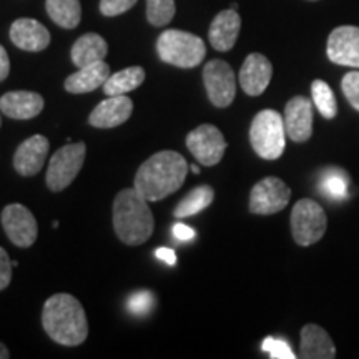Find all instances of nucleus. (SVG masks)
I'll return each mask as SVG.
<instances>
[{
	"label": "nucleus",
	"instance_id": "4468645a",
	"mask_svg": "<svg viewBox=\"0 0 359 359\" xmlns=\"http://www.w3.org/2000/svg\"><path fill=\"white\" fill-rule=\"evenodd\" d=\"M48 148H50V143L43 135H34V137L27 138L24 143H20L13 155L15 172L22 177H35L45 165Z\"/></svg>",
	"mask_w": 359,
	"mask_h": 359
},
{
	"label": "nucleus",
	"instance_id": "c756f323",
	"mask_svg": "<svg viewBox=\"0 0 359 359\" xmlns=\"http://www.w3.org/2000/svg\"><path fill=\"white\" fill-rule=\"evenodd\" d=\"M341 88H343L344 97L351 103L353 109L359 111V72L353 70L344 75L341 80Z\"/></svg>",
	"mask_w": 359,
	"mask_h": 359
},
{
	"label": "nucleus",
	"instance_id": "f8f14e48",
	"mask_svg": "<svg viewBox=\"0 0 359 359\" xmlns=\"http://www.w3.org/2000/svg\"><path fill=\"white\" fill-rule=\"evenodd\" d=\"M327 58L333 64L359 69V27L341 25L327 37Z\"/></svg>",
	"mask_w": 359,
	"mask_h": 359
},
{
	"label": "nucleus",
	"instance_id": "f257e3e1",
	"mask_svg": "<svg viewBox=\"0 0 359 359\" xmlns=\"http://www.w3.org/2000/svg\"><path fill=\"white\" fill-rule=\"evenodd\" d=\"M188 163L178 151L163 150L150 156L135 175L133 187L148 201H160L185 183Z\"/></svg>",
	"mask_w": 359,
	"mask_h": 359
},
{
	"label": "nucleus",
	"instance_id": "6ab92c4d",
	"mask_svg": "<svg viewBox=\"0 0 359 359\" xmlns=\"http://www.w3.org/2000/svg\"><path fill=\"white\" fill-rule=\"evenodd\" d=\"M11 40L22 50L40 52L50 43V34L39 20L17 19L11 27Z\"/></svg>",
	"mask_w": 359,
	"mask_h": 359
},
{
	"label": "nucleus",
	"instance_id": "9d476101",
	"mask_svg": "<svg viewBox=\"0 0 359 359\" xmlns=\"http://www.w3.org/2000/svg\"><path fill=\"white\" fill-rule=\"evenodd\" d=\"M187 147L201 165L215 167L223 158L224 150H226V140L215 125L205 123L188 133Z\"/></svg>",
	"mask_w": 359,
	"mask_h": 359
},
{
	"label": "nucleus",
	"instance_id": "4be33fe9",
	"mask_svg": "<svg viewBox=\"0 0 359 359\" xmlns=\"http://www.w3.org/2000/svg\"><path fill=\"white\" fill-rule=\"evenodd\" d=\"M109 43L98 34H85L72 47V62L82 69L90 64H95L107 57Z\"/></svg>",
	"mask_w": 359,
	"mask_h": 359
},
{
	"label": "nucleus",
	"instance_id": "7ed1b4c3",
	"mask_svg": "<svg viewBox=\"0 0 359 359\" xmlns=\"http://www.w3.org/2000/svg\"><path fill=\"white\" fill-rule=\"evenodd\" d=\"M114 228L120 241L128 246L143 245L150 240L155 228L148 200L143 198L137 188H125L114 201Z\"/></svg>",
	"mask_w": 359,
	"mask_h": 359
},
{
	"label": "nucleus",
	"instance_id": "ddd939ff",
	"mask_svg": "<svg viewBox=\"0 0 359 359\" xmlns=\"http://www.w3.org/2000/svg\"><path fill=\"white\" fill-rule=\"evenodd\" d=\"M286 135L296 143H303L313 135V102L306 97H293L285 107Z\"/></svg>",
	"mask_w": 359,
	"mask_h": 359
},
{
	"label": "nucleus",
	"instance_id": "c9c22d12",
	"mask_svg": "<svg viewBox=\"0 0 359 359\" xmlns=\"http://www.w3.org/2000/svg\"><path fill=\"white\" fill-rule=\"evenodd\" d=\"M155 255H156V258L161 259V262L168 263V264L177 263V255H175V251L170 248H158Z\"/></svg>",
	"mask_w": 359,
	"mask_h": 359
},
{
	"label": "nucleus",
	"instance_id": "b1692460",
	"mask_svg": "<svg viewBox=\"0 0 359 359\" xmlns=\"http://www.w3.org/2000/svg\"><path fill=\"white\" fill-rule=\"evenodd\" d=\"M45 7L48 17L62 29H75L82 20L80 0H47Z\"/></svg>",
	"mask_w": 359,
	"mask_h": 359
},
{
	"label": "nucleus",
	"instance_id": "4c0bfd02",
	"mask_svg": "<svg viewBox=\"0 0 359 359\" xmlns=\"http://www.w3.org/2000/svg\"><path fill=\"white\" fill-rule=\"evenodd\" d=\"M191 172L195 173V175H200V168L195 167V165H191Z\"/></svg>",
	"mask_w": 359,
	"mask_h": 359
},
{
	"label": "nucleus",
	"instance_id": "2eb2a0df",
	"mask_svg": "<svg viewBox=\"0 0 359 359\" xmlns=\"http://www.w3.org/2000/svg\"><path fill=\"white\" fill-rule=\"evenodd\" d=\"M273 77V65L262 53H250L240 70V85L250 97L262 95Z\"/></svg>",
	"mask_w": 359,
	"mask_h": 359
},
{
	"label": "nucleus",
	"instance_id": "f704fd0d",
	"mask_svg": "<svg viewBox=\"0 0 359 359\" xmlns=\"http://www.w3.org/2000/svg\"><path fill=\"white\" fill-rule=\"evenodd\" d=\"M11 74V60H8L7 50L0 45V82H4Z\"/></svg>",
	"mask_w": 359,
	"mask_h": 359
},
{
	"label": "nucleus",
	"instance_id": "aec40b11",
	"mask_svg": "<svg viewBox=\"0 0 359 359\" xmlns=\"http://www.w3.org/2000/svg\"><path fill=\"white\" fill-rule=\"evenodd\" d=\"M299 356L303 359H333L336 348L331 336L318 325H306L302 330Z\"/></svg>",
	"mask_w": 359,
	"mask_h": 359
},
{
	"label": "nucleus",
	"instance_id": "ea45409f",
	"mask_svg": "<svg viewBox=\"0 0 359 359\" xmlns=\"http://www.w3.org/2000/svg\"><path fill=\"white\" fill-rule=\"evenodd\" d=\"M308 2H318V0H308Z\"/></svg>",
	"mask_w": 359,
	"mask_h": 359
},
{
	"label": "nucleus",
	"instance_id": "bb28decb",
	"mask_svg": "<svg viewBox=\"0 0 359 359\" xmlns=\"http://www.w3.org/2000/svg\"><path fill=\"white\" fill-rule=\"evenodd\" d=\"M321 191L323 195L327 196L330 200L341 201L346 198L348 195V177L341 170L331 168L325 172L321 178Z\"/></svg>",
	"mask_w": 359,
	"mask_h": 359
},
{
	"label": "nucleus",
	"instance_id": "393cba45",
	"mask_svg": "<svg viewBox=\"0 0 359 359\" xmlns=\"http://www.w3.org/2000/svg\"><path fill=\"white\" fill-rule=\"evenodd\" d=\"M213 198H215V191L212 187L201 185V187L193 188L185 198L180 201L177 208H175L173 217L178 219L193 217V215L203 212L205 208H208V206L213 203Z\"/></svg>",
	"mask_w": 359,
	"mask_h": 359
},
{
	"label": "nucleus",
	"instance_id": "7c9ffc66",
	"mask_svg": "<svg viewBox=\"0 0 359 359\" xmlns=\"http://www.w3.org/2000/svg\"><path fill=\"white\" fill-rule=\"evenodd\" d=\"M263 351L269 354L273 359H294L296 354L291 351V348L283 339L266 338L263 341Z\"/></svg>",
	"mask_w": 359,
	"mask_h": 359
},
{
	"label": "nucleus",
	"instance_id": "473e14b6",
	"mask_svg": "<svg viewBox=\"0 0 359 359\" xmlns=\"http://www.w3.org/2000/svg\"><path fill=\"white\" fill-rule=\"evenodd\" d=\"M12 268L13 264L8 258L7 251L0 248V291L6 290L12 281Z\"/></svg>",
	"mask_w": 359,
	"mask_h": 359
},
{
	"label": "nucleus",
	"instance_id": "412c9836",
	"mask_svg": "<svg viewBox=\"0 0 359 359\" xmlns=\"http://www.w3.org/2000/svg\"><path fill=\"white\" fill-rule=\"evenodd\" d=\"M110 75L109 64H105L103 60L95 62V64L82 67L75 74H72L70 77H67L65 90L70 93H75V95L93 92L98 87H103V83L107 82Z\"/></svg>",
	"mask_w": 359,
	"mask_h": 359
},
{
	"label": "nucleus",
	"instance_id": "39448f33",
	"mask_svg": "<svg viewBox=\"0 0 359 359\" xmlns=\"http://www.w3.org/2000/svg\"><path fill=\"white\" fill-rule=\"evenodd\" d=\"M250 142L262 158H280L286 145V128L283 116L276 110H263L257 114L250 127Z\"/></svg>",
	"mask_w": 359,
	"mask_h": 359
},
{
	"label": "nucleus",
	"instance_id": "0eeeda50",
	"mask_svg": "<svg viewBox=\"0 0 359 359\" xmlns=\"http://www.w3.org/2000/svg\"><path fill=\"white\" fill-rule=\"evenodd\" d=\"M87 145L83 142L69 143L58 148L50 158L47 170V187L52 191H62L77 178L83 167Z\"/></svg>",
	"mask_w": 359,
	"mask_h": 359
},
{
	"label": "nucleus",
	"instance_id": "dca6fc26",
	"mask_svg": "<svg viewBox=\"0 0 359 359\" xmlns=\"http://www.w3.org/2000/svg\"><path fill=\"white\" fill-rule=\"evenodd\" d=\"M133 102L127 95L109 97L98 103L88 116V123L95 128H115L132 116Z\"/></svg>",
	"mask_w": 359,
	"mask_h": 359
},
{
	"label": "nucleus",
	"instance_id": "a878e982",
	"mask_svg": "<svg viewBox=\"0 0 359 359\" xmlns=\"http://www.w3.org/2000/svg\"><path fill=\"white\" fill-rule=\"evenodd\" d=\"M313 105L325 118H334L338 114V103H336L334 93L325 80H314L311 83Z\"/></svg>",
	"mask_w": 359,
	"mask_h": 359
},
{
	"label": "nucleus",
	"instance_id": "c85d7f7f",
	"mask_svg": "<svg viewBox=\"0 0 359 359\" xmlns=\"http://www.w3.org/2000/svg\"><path fill=\"white\" fill-rule=\"evenodd\" d=\"M155 306V296L150 291H137V293L130 294L127 308L128 311L135 314V316H142V314L150 313Z\"/></svg>",
	"mask_w": 359,
	"mask_h": 359
},
{
	"label": "nucleus",
	"instance_id": "e433bc0d",
	"mask_svg": "<svg viewBox=\"0 0 359 359\" xmlns=\"http://www.w3.org/2000/svg\"><path fill=\"white\" fill-rule=\"evenodd\" d=\"M8 358H11V353H8L7 346L0 343V359H8Z\"/></svg>",
	"mask_w": 359,
	"mask_h": 359
},
{
	"label": "nucleus",
	"instance_id": "72a5a7b5",
	"mask_svg": "<svg viewBox=\"0 0 359 359\" xmlns=\"http://www.w3.org/2000/svg\"><path fill=\"white\" fill-rule=\"evenodd\" d=\"M173 235L180 241H190L195 238V230L190 226H187V224H183V223H177L173 226Z\"/></svg>",
	"mask_w": 359,
	"mask_h": 359
},
{
	"label": "nucleus",
	"instance_id": "5701e85b",
	"mask_svg": "<svg viewBox=\"0 0 359 359\" xmlns=\"http://www.w3.org/2000/svg\"><path fill=\"white\" fill-rule=\"evenodd\" d=\"M145 82V70L142 67H128L116 74H111L103 83V92L107 97L127 95L132 90H137Z\"/></svg>",
	"mask_w": 359,
	"mask_h": 359
},
{
	"label": "nucleus",
	"instance_id": "1a4fd4ad",
	"mask_svg": "<svg viewBox=\"0 0 359 359\" xmlns=\"http://www.w3.org/2000/svg\"><path fill=\"white\" fill-rule=\"evenodd\" d=\"M291 190L276 177H266L251 188L250 212L255 215H275L290 203Z\"/></svg>",
	"mask_w": 359,
	"mask_h": 359
},
{
	"label": "nucleus",
	"instance_id": "f03ea898",
	"mask_svg": "<svg viewBox=\"0 0 359 359\" xmlns=\"http://www.w3.org/2000/svg\"><path fill=\"white\" fill-rule=\"evenodd\" d=\"M42 325L50 339L64 346H79L88 336V321L83 306L75 296L53 294L43 304Z\"/></svg>",
	"mask_w": 359,
	"mask_h": 359
},
{
	"label": "nucleus",
	"instance_id": "20e7f679",
	"mask_svg": "<svg viewBox=\"0 0 359 359\" xmlns=\"http://www.w3.org/2000/svg\"><path fill=\"white\" fill-rule=\"evenodd\" d=\"M156 52L165 64L180 69H195L205 60L206 47L198 35L185 30H165L156 40Z\"/></svg>",
	"mask_w": 359,
	"mask_h": 359
},
{
	"label": "nucleus",
	"instance_id": "a211bd4d",
	"mask_svg": "<svg viewBox=\"0 0 359 359\" xmlns=\"http://www.w3.org/2000/svg\"><path fill=\"white\" fill-rule=\"evenodd\" d=\"M241 29V17L235 8L219 12L208 30L210 43L215 50L228 52L235 47Z\"/></svg>",
	"mask_w": 359,
	"mask_h": 359
},
{
	"label": "nucleus",
	"instance_id": "cd10ccee",
	"mask_svg": "<svg viewBox=\"0 0 359 359\" xmlns=\"http://www.w3.org/2000/svg\"><path fill=\"white\" fill-rule=\"evenodd\" d=\"M175 17V0H147V19L151 25H168Z\"/></svg>",
	"mask_w": 359,
	"mask_h": 359
},
{
	"label": "nucleus",
	"instance_id": "f3484780",
	"mask_svg": "<svg viewBox=\"0 0 359 359\" xmlns=\"http://www.w3.org/2000/svg\"><path fill=\"white\" fill-rule=\"evenodd\" d=\"M43 97L37 92L17 90L0 98V111L13 120L35 118L43 110Z\"/></svg>",
	"mask_w": 359,
	"mask_h": 359
},
{
	"label": "nucleus",
	"instance_id": "58836bf2",
	"mask_svg": "<svg viewBox=\"0 0 359 359\" xmlns=\"http://www.w3.org/2000/svg\"><path fill=\"white\" fill-rule=\"evenodd\" d=\"M0 127H2V116H0Z\"/></svg>",
	"mask_w": 359,
	"mask_h": 359
},
{
	"label": "nucleus",
	"instance_id": "6e6552de",
	"mask_svg": "<svg viewBox=\"0 0 359 359\" xmlns=\"http://www.w3.org/2000/svg\"><path fill=\"white\" fill-rule=\"evenodd\" d=\"M203 82L210 102L218 109L231 105L236 95L235 72L224 60H210L203 69Z\"/></svg>",
	"mask_w": 359,
	"mask_h": 359
},
{
	"label": "nucleus",
	"instance_id": "9b49d317",
	"mask_svg": "<svg viewBox=\"0 0 359 359\" xmlns=\"http://www.w3.org/2000/svg\"><path fill=\"white\" fill-rule=\"evenodd\" d=\"M2 226L8 240L20 248H29L39 236L37 219L20 203L7 205L2 212Z\"/></svg>",
	"mask_w": 359,
	"mask_h": 359
},
{
	"label": "nucleus",
	"instance_id": "2f4dec72",
	"mask_svg": "<svg viewBox=\"0 0 359 359\" xmlns=\"http://www.w3.org/2000/svg\"><path fill=\"white\" fill-rule=\"evenodd\" d=\"M135 4L137 0H100V12L105 17H116L130 11Z\"/></svg>",
	"mask_w": 359,
	"mask_h": 359
},
{
	"label": "nucleus",
	"instance_id": "423d86ee",
	"mask_svg": "<svg viewBox=\"0 0 359 359\" xmlns=\"http://www.w3.org/2000/svg\"><path fill=\"white\" fill-rule=\"evenodd\" d=\"M327 218L323 206L314 200L303 198L296 201L291 212V231L299 246L318 243L326 233Z\"/></svg>",
	"mask_w": 359,
	"mask_h": 359
}]
</instances>
